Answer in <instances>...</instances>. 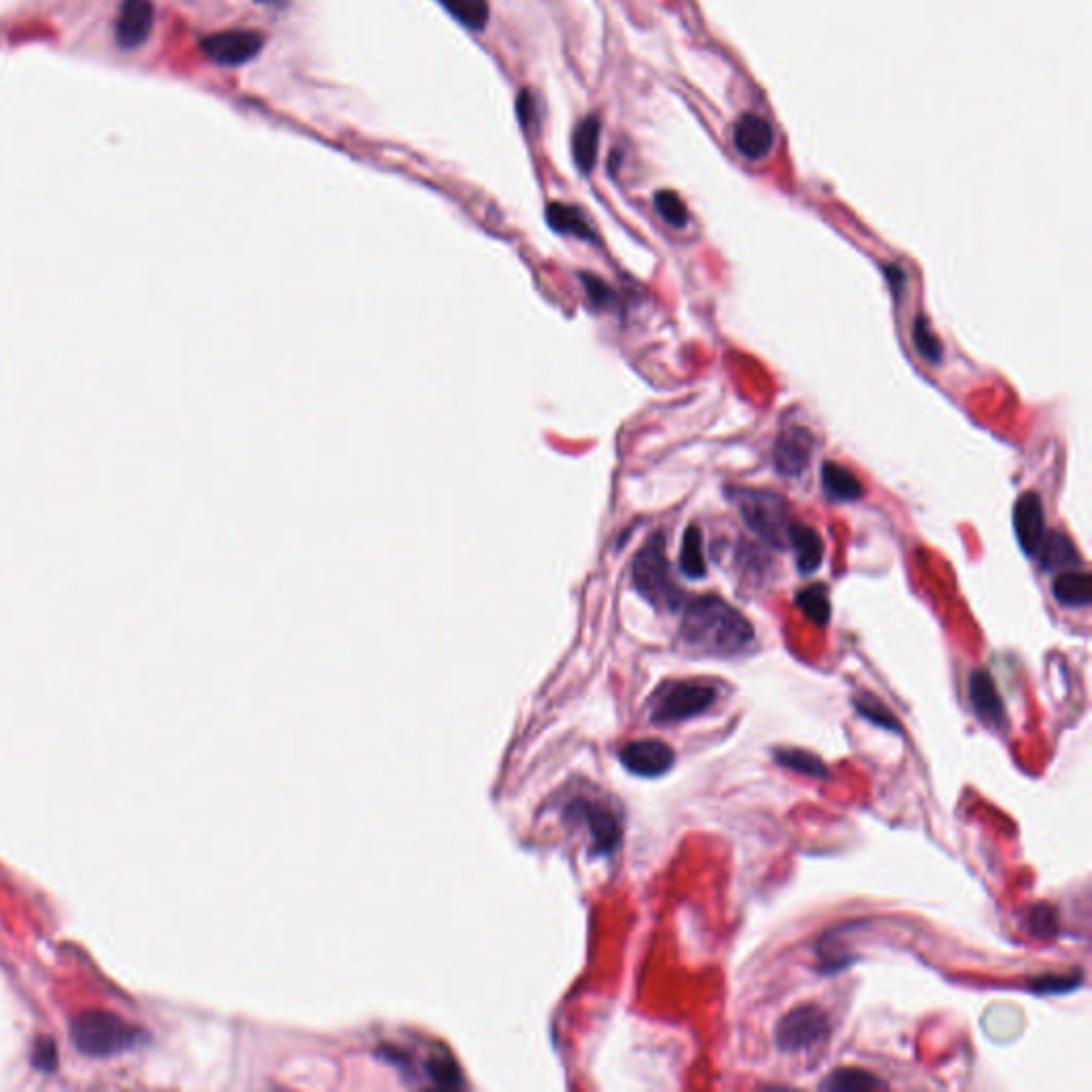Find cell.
<instances>
[{
  "mask_svg": "<svg viewBox=\"0 0 1092 1092\" xmlns=\"http://www.w3.org/2000/svg\"><path fill=\"white\" fill-rule=\"evenodd\" d=\"M884 271H886V278H888V282H890L892 295H894L896 301H898V297H901V289L905 287V271L898 269V267H894V265H886Z\"/></svg>",
  "mask_w": 1092,
  "mask_h": 1092,
  "instance_id": "cell-34",
  "label": "cell"
},
{
  "mask_svg": "<svg viewBox=\"0 0 1092 1092\" xmlns=\"http://www.w3.org/2000/svg\"><path fill=\"white\" fill-rule=\"evenodd\" d=\"M813 447H815V442L809 431H804L800 427H792V429L783 431L775 447V465H777L779 474L800 476L811 461Z\"/></svg>",
  "mask_w": 1092,
  "mask_h": 1092,
  "instance_id": "cell-12",
  "label": "cell"
},
{
  "mask_svg": "<svg viewBox=\"0 0 1092 1092\" xmlns=\"http://www.w3.org/2000/svg\"><path fill=\"white\" fill-rule=\"evenodd\" d=\"M265 39L254 30H225L209 35L201 41L205 56L215 65L223 67H240L258 56Z\"/></svg>",
  "mask_w": 1092,
  "mask_h": 1092,
  "instance_id": "cell-7",
  "label": "cell"
},
{
  "mask_svg": "<svg viewBox=\"0 0 1092 1092\" xmlns=\"http://www.w3.org/2000/svg\"><path fill=\"white\" fill-rule=\"evenodd\" d=\"M854 706L856 711L868 720L870 724H875L880 728H886V730H894V732H901V724L898 720L894 718V713L890 711L888 706H884L875 696H862V698H856L854 700Z\"/></svg>",
  "mask_w": 1092,
  "mask_h": 1092,
  "instance_id": "cell-27",
  "label": "cell"
},
{
  "mask_svg": "<svg viewBox=\"0 0 1092 1092\" xmlns=\"http://www.w3.org/2000/svg\"><path fill=\"white\" fill-rule=\"evenodd\" d=\"M619 759L632 775L660 777L673 769L675 751L664 741L642 738V741L628 743L621 749Z\"/></svg>",
  "mask_w": 1092,
  "mask_h": 1092,
  "instance_id": "cell-8",
  "label": "cell"
},
{
  "mask_svg": "<svg viewBox=\"0 0 1092 1092\" xmlns=\"http://www.w3.org/2000/svg\"><path fill=\"white\" fill-rule=\"evenodd\" d=\"M440 3L459 24L472 30H482L488 22L486 0H440Z\"/></svg>",
  "mask_w": 1092,
  "mask_h": 1092,
  "instance_id": "cell-25",
  "label": "cell"
},
{
  "mask_svg": "<svg viewBox=\"0 0 1092 1092\" xmlns=\"http://www.w3.org/2000/svg\"><path fill=\"white\" fill-rule=\"evenodd\" d=\"M777 764L783 769L794 771L798 775L811 777V779H828V767L826 761L804 749H777L775 751Z\"/></svg>",
  "mask_w": 1092,
  "mask_h": 1092,
  "instance_id": "cell-21",
  "label": "cell"
},
{
  "mask_svg": "<svg viewBox=\"0 0 1092 1092\" xmlns=\"http://www.w3.org/2000/svg\"><path fill=\"white\" fill-rule=\"evenodd\" d=\"M32 1063H35V1067H39L43 1071H51L53 1067H56V1044H53V1040L43 1037V1040L37 1042L35 1052H32Z\"/></svg>",
  "mask_w": 1092,
  "mask_h": 1092,
  "instance_id": "cell-31",
  "label": "cell"
},
{
  "mask_svg": "<svg viewBox=\"0 0 1092 1092\" xmlns=\"http://www.w3.org/2000/svg\"><path fill=\"white\" fill-rule=\"evenodd\" d=\"M1082 984L1077 975H1046L1030 981V988L1040 995H1065L1075 991Z\"/></svg>",
  "mask_w": 1092,
  "mask_h": 1092,
  "instance_id": "cell-30",
  "label": "cell"
},
{
  "mask_svg": "<svg viewBox=\"0 0 1092 1092\" xmlns=\"http://www.w3.org/2000/svg\"><path fill=\"white\" fill-rule=\"evenodd\" d=\"M679 566H681V572L687 578H691V581H698V578L706 576V560H704V551H702V531L696 525H689L685 529V533H683Z\"/></svg>",
  "mask_w": 1092,
  "mask_h": 1092,
  "instance_id": "cell-23",
  "label": "cell"
},
{
  "mask_svg": "<svg viewBox=\"0 0 1092 1092\" xmlns=\"http://www.w3.org/2000/svg\"><path fill=\"white\" fill-rule=\"evenodd\" d=\"M256 3H265V5H276V7H282L287 5L289 0H256Z\"/></svg>",
  "mask_w": 1092,
  "mask_h": 1092,
  "instance_id": "cell-35",
  "label": "cell"
},
{
  "mask_svg": "<svg viewBox=\"0 0 1092 1092\" xmlns=\"http://www.w3.org/2000/svg\"><path fill=\"white\" fill-rule=\"evenodd\" d=\"M913 344H915V350L917 355L928 361V363H941L943 359V350H941V342L935 338L933 329H931V322H928V318L924 314L915 316L913 320Z\"/></svg>",
  "mask_w": 1092,
  "mask_h": 1092,
  "instance_id": "cell-26",
  "label": "cell"
},
{
  "mask_svg": "<svg viewBox=\"0 0 1092 1092\" xmlns=\"http://www.w3.org/2000/svg\"><path fill=\"white\" fill-rule=\"evenodd\" d=\"M599 145V120L595 116H587L574 131L572 137V154L576 167L583 174H591L597 160Z\"/></svg>",
  "mask_w": 1092,
  "mask_h": 1092,
  "instance_id": "cell-18",
  "label": "cell"
},
{
  "mask_svg": "<svg viewBox=\"0 0 1092 1092\" xmlns=\"http://www.w3.org/2000/svg\"><path fill=\"white\" fill-rule=\"evenodd\" d=\"M969 696L975 715L988 728L1003 730L1007 726V713L1003 698L995 685V679L986 670H975L969 677Z\"/></svg>",
  "mask_w": 1092,
  "mask_h": 1092,
  "instance_id": "cell-11",
  "label": "cell"
},
{
  "mask_svg": "<svg viewBox=\"0 0 1092 1092\" xmlns=\"http://www.w3.org/2000/svg\"><path fill=\"white\" fill-rule=\"evenodd\" d=\"M655 209H658L664 221L675 229H683L689 221L685 203L673 190H662L655 195Z\"/></svg>",
  "mask_w": 1092,
  "mask_h": 1092,
  "instance_id": "cell-29",
  "label": "cell"
},
{
  "mask_svg": "<svg viewBox=\"0 0 1092 1092\" xmlns=\"http://www.w3.org/2000/svg\"><path fill=\"white\" fill-rule=\"evenodd\" d=\"M1014 531L1024 555L1034 558L1046 536V515L1042 498L1026 491L1014 506Z\"/></svg>",
  "mask_w": 1092,
  "mask_h": 1092,
  "instance_id": "cell-9",
  "label": "cell"
},
{
  "mask_svg": "<svg viewBox=\"0 0 1092 1092\" xmlns=\"http://www.w3.org/2000/svg\"><path fill=\"white\" fill-rule=\"evenodd\" d=\"M831 1037V1018L815 1005H802L786 1014L775 1030V1042L781 1052L796 1054L824 1044Z\"/></svg>",
  "mask_w": 1092,
  "mask_h": 1092,
  "instance_id": "cell-6",
  "label": "cell"
},
{
  "mask_svg": "<svg viewBox=\"0 0 1092 1092\" xmlns=\"http://www.w3.org/2000/svg\"><path fill=\"white\" fill-rule=\"evenodd\" d=\"M1034 558H1040V566L1046 572H1061L1065 568H1073L1082 564L1073 542L1061 531H1046L1044 542Z\"/></svg>",
  "mask_w": 1092,
  "mask_h": 1092,
  "instance_id": "cell-16",
  "label": "cell"
},
{
  "mask_svg": "<svg viewBox=\"0 0 1092 1092\" xmlns=\"http://www.w3.org/2000/svg\"><path fill=\"white\" fill-rule=\"evenodd\" d=\"M796 607L817 625L831 621V597L824 585H811L796 593Z\"/></svg>",
  "mask_w": 1092,
  "mask_h": 1092,
  "instance_id": "cell-24",
  "label": "cell"
},
{
  "mask_svg": "<svg viewBox=\"0 0 1092 1092\" xmlns=\"http://www.w3.org/2000/svg\"><path fill=\"white\" fill-rule=\"evenodd\" d=\"M583 280H585V289H587V293H589V299H591L595 305H609V303L615 299L613 291H611L602 280H597V278H593V276H583Z\"/></svg>",
  "mask_w": 1092,
  "mask_h": 1092,
  "instance_id": "cell-32",
  "label": "cell"
},
{
  "mask_svg": "<svg viewBox=\"0 0 1092 1092\" xmlns=\"http://www.w3.org/2000/svg\"><path fill=\"white\" fill-rule=\"evenodd\" d=\"M775 133L769 120L755 114H745L734 127V145L749 160L767 158L773 150Z\"/></svg>",
  "mask_w": 1092,
  "mask_h": 1092,
  "instance_id": "cell-14",
  "label": "cell"
},
{
  "mask_svg": "<svg viewBox=\"0 0 1092 1092\" xmlns=\"http://www.w3.org/2000/svg\"><path fill=\"white\" fill-rule=\"evenodd\" d=\"M73 1046L92 1059L129 1052L145 1042V1032L109 1011H84L71 1020Z\"/></svg>",
  "mask_w": 1092,
  "mask_h": 1092,
  "instance_id": "cell-2",
  "label": "cell"
},
{
  "mask_svg": "<svg viewBox=\"0 0 1092 1092\" xmlns=\"http://www.w3.org/2000/svg\"><path fill=\"white\" fill-rule=\"evenodd\" d=\"M788 544L794 549L800 574H813L824 562V540L811 525L790 523Z\"/></svg>",
  "mask_w": 1092,
  "mask_h": 1092,
  "instance_id": "cell-15",
  "label": "cell"
},
{
  "mask_svg": "<svg viewBox=\"0 0 1092 1092\" xmlns=\"http://www.w3.org/2000/svg\"><path fill=\"white\" fill-rule=\"evenodd\" d=\"M819 1088L824 1090H837V1092H856V1090H882L886 1088V1082H882L878 1075H872L864 1069L843 1067L833 1071Z\"/></svg>",
  "mask_w": 1092,
  "mask_h": 1092,
  "instance_id": "cell-22",
  "label": "cell"
},
{
  "mask_svg": "<svg viewBox=\"0 0 1092 1092\" xmlns=\"http://www.w3.org/2000/svg\"><path fill=\"white\" fill-rule=\"evenodd\" d=\"M572 813L581 815L587 822V826L591 831V837H593V849L595 851L609 854V851H613L619 845L621 828H619V822H617V817L613 815V811H609L602 804L578 800V804H574Z\"/></svg>",
  "mask_w": 1092,
  "mask_h": 1092,
  "instance_id": "cell-13",
  "label": "cell"
},
{
  "mask_svg": "<svg viewBox=\"0 0 1092 1092\" xmlns=\"http://www.w3.org/2000/svg\"><path fill=\"white\" fill-rule=\"evenodd\" d=\"M632 581L636 591L655 609L677 611L683 605V593L673 578L670 562L666 558V538L662 531L653 533L636 553Z\"/></svg>",
  "mask_w": 1092,
  "mask_h": 1092,
  "instance_id": "cell-3",
  "label": "cell"
},
{
  "mask_svg": "<svg viewBox=\"0 0 1092 1092\" xmlns=\"http://www.w3.org/2000/svg\"><path fill=\"white\" fill-rule=\"evenodd\" d=\"M154 5L152 0H122L116 20V41L122 49H139L152 35Z\"/></svg>",
  "mask_w": 1092,
  "mask_h": 1092,
  "instance_id": "cell-10",
  "label": "cell"
},
{
  "mask_svg": "<svg viewBox=\"0 0 1092 1092\" xmlns=\"http://www.w3.org/2000/svg\"><path fill=\"white\" fill-rule=\"evenodd\" d=\"M718 700L713 685L677 681L666 683L649 702L653 724H679L706 713Z\"/></svg>",
  "mask_w": 1092,
  "mask_h": 1092,
  "instance_id": "cell-5",
  "label": "cell"
},
{
  "mask_svg": "<svg viewBox=\"0 0 1092 1092\" xmlns=\"http://www.w3.org/2000/svg\"><path fill=\"white\" fill-rule=\"evenodd\" d=\"M728 494L738 506V513L751 533L773 546V549H786L792 521L788 519V502L779 494L767 488L745 486L728 488Z\"/></svg>",
  "mask_w": 1092,
  "mask_h": 1092,
  "instance_id": "cell-4",
  "label": "cell"
},
{
  "mask_svg": "<svg viewBox=\"0 0 1092 1092\" xmlns=\"http://www.w3.org/2000/svg\"><path fill=\"white\" fill-rule=\"evenodd\" d=\"M681 638L702 655L728 658L753 640V625L726 599L718 595H702L685 607Z\"/></svg>",
  "mask_w": 1092,
  "mask_h": 1092,
  "instance_id": "cell-1",
  "label": "cell"
},
{
  "mask_svg": "<svg viewBox=\"0 0 1092 1092\" xmlns=\"http://www.w3.org/2000/svg\"><path fill=\"white\" fill-rule=\"evenodd\" d=\"M546 223L558 233L574 235L581 240H593V231L585 221V215L572 205L549 203V207H546Z\"/></svg>",
  "mask_w": 1092,
  "mask_h": 1092,
  "instance_id": "cell-20",
  "label": "cell"
},
{
  "mask_svg": "<svg viewBox=\"0 0 1092 1092\" xmlns=\"http://www.w3.org/2000/svg\"><path fill=\"white\" fill-rule=\"evenodd\" d=\"M1052 595L1059 605L1084 609L1092 602V576L1088 572L1067 570L1052 581Z\"/></svg>",
  "mask_w": 1092,
  "mask_h": 1092,
  "instance_id": "cell-17",
  "label": "cell"
},
{
  "mask_svg": "<svg viewBox=\"0 0 1092 1092\" xmlns=\"http://www.w3.org/2000/svg\"><path fill=\"white\" fill-rule=\"evenodd\" d=\"M517 116H519V122L523 129H529L531 122L536 120V107H533V98H531L529 90H521L517 96Z\"/></svg>",
  "mask_w": 1092,
  "mask_h": 1092,
  "instance_id": "cell-33",
  "label": "cell"
},
{
  "mask_svg": "<svg viewBox=\"0 0 1092 1092\" xmlns=\"http://www.w3.org/2000/svg\"><path fill=\"white\" fill-rule=\"evenodd\" d=\"M1028 933L1032 937L1048 939L1059 933V913L1052 905H1034L1028 913Z\"/></svg>",
  "mask_w": 1092,
  "mask_h": 1092,
  "instance_id": "cell-28",
  "label": "cell"
},
{
  "mask_svg": "<svg viewBox=\"0 0 1092 1092\" xmlns=\"http://www.w3.org/2000/svg\"><path fill=\"white\" fill-rule=\"evenodd\" d=\"M822 482L828 491V496L839 502H856L864 496V488L858 476L833 461H826L822 465Z\"/></svg>",
  "mask_w": 1092,
  "mask_h": 1092,
  "instance_id": "cell-19",
  "label": "cell"
}]
</instances>
